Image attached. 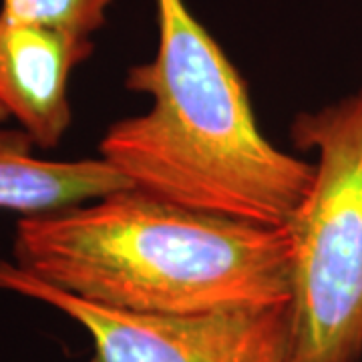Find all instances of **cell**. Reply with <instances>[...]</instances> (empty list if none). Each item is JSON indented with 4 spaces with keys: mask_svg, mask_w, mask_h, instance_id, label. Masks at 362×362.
<instances>
[{
    "mask_svg": "<svg viewBox=\"0 0 362 362\" xmlns=\"http://www.w3.org/2000/svg\"><path fill=\"white\" fill-rule=\"evenodd\" d=\"M13 262L107 308L180 316L288 302L292 240L286 226L235 220L125 187L23 216Z\"/></svg>",
    "mask_w": 362,
    "mask_h": 362,
    "instance_id": "obj_1",
    "label": "cell"
},
{
    "mask_svg": "<svg viewBox=\"0 0 362 362\" xmlns=\"http://www.w3.org/2000/svg\"><path fill=\"white\" fill-rule=\"evenodd\" d=\"M157 52L125 87L153 99L115 121L99 151L133 187L235 220L286 226L314 180V163L259 131L246 81L185 0H156Z\"/></svg>",
    "mask_w": 362,
    "mask_h": 362,
    "instance_id": "obj_2",
    "label": "cell"
},
{
    "mask_svg": "<svg viewBox=\"0 0 362 362\" xmlns=\"http://www.w3.org/2000/svg\"><path fill=\"white\" fill-rule=\"evenodd\" d=\"M298 149L316 151L314 180L286 223L290 362L362 358V89L292 121Z\"/></svg>",
    "mask_w": 362,
    "mask_h": 362,
    "instance_id": "obj_3",
    "label": "cell"
},
{
    "mask_svg": "<svg viewBox=\"0 0 362 362\" xmlns=\"http://www.w3.org/2000/svg\"><path fill=\"white\" fill-rule=\"evenodd\" d=\"M0 290L37 300L89 334L90 362H290L288 302L199 314H135L73 296L0 259Z\"/></svg>",
    "mask_w": 362,
    "mask_h": 362,
    "instance_id": "obj_4",
    "label": "cell"
},
{
    "mask_svg": "<svg viewBox=\"0 0 362 362\" xmlns=\"http://www.w3.org/2000/svg\"><path fill=\"white\" fill-rule=\"evenodd\" d=\"M90 52V37L0 16V121L14 119L40 149L57 147L73 121V71Z\"/></svg>",
    "mask_w": 362,
    "mask_h": 362,
    "instance_id": "obj_5",
    "label": "cell"
},
{
    "mask_svg": "<svg viewBox=\"0 0 362 362\" xmlns=\"http://www.w3.org/2000/svg\"><path fill=\"white\" fill-rule=\"evenodd\" d=\"M35 147L21 127H0V209L37 216L133 187L103 157L54 161L35 156Z\"/></svg>",
    "mask_w": 362,
    "mask_h": 362,
    "instance_id": "obj_6",
    "label": "cell"
},
{
    "mask_svg": "<svg viewBox=\"0 0 362 362\" xmlns=\"http://www.w3.org/2000/svg\"><path fill=\"white\" fill-rule=\"evenodd\" d=\"M113 0H0V16L23 25L90 37L107 21Z\"/></svg>",
    "mask_w": 362,
    "mask_h": 362,
    "instance_id": "obj_7",
    "label": "cell"
}]
</instances>
